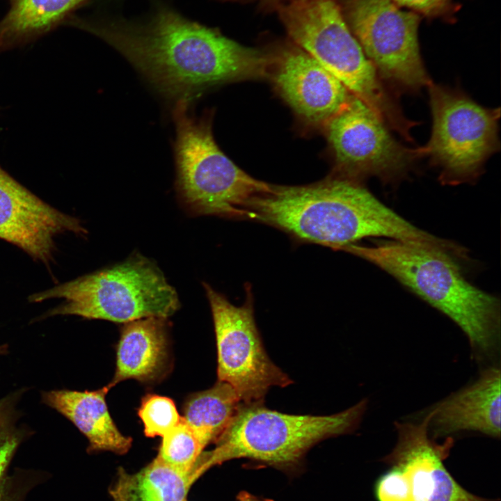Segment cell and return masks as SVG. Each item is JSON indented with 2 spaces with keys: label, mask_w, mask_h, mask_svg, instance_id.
I'll use <instances>...</instances> for the list:
<instances>
[{
  "label": "cell",
  "mask_w": 501,
  "mask_h": 501,
  "mask_svg": "<svg viewBox=\"0 0 501 501\" xmlns=\"http://www.w3.org/2000/svg\"><path fill=\"white\" fill-rule=\"evenodd\" d=\"M95 33L119 51L161 94L192 101L227 82L269 77L271 51L242 45L171 10L143 26L109 24Z\"/></svg>",
  "instance_id": "obj_1"
},
{
  "label": "cell",
  "mask_w": 501,
  "mask_h": 501,
  "mask_svg": "<svg viewBox=\"0 0 501 501\" xmlns=\"http://www.w3.org/2000/svg\"><path fill=\"white\" fill-rule=\"evenodd\" d=\"M248 218L300 241L337 249L369 237H385L431 249L436 237L383 204L360 182L333 176L307 185H271L246 205Z\"/></svg>",
  "instance_id": "obj_2"
},
{
  "label": "cell",
  "mask_w": 501,
  "mask_h": 501,
  "mask_svg": "<svg viewBox=\"0 0 501 501\" xmlns=\"http://www.w3.org/2000/svg\"><path fill=\"white\" fill-rule=\"evenodd\" d=\"M346 250L374 264L446 315L466 335L475 351L488 354L500 339V303L468 282L459 265L431 251L397 241Z\"/></svg>",
  "instance_id": "obj_3"
},
{
  "label": "cell",
  "mask_w": 501,
  "mask_h": 501,
  "mask_svg": "<svg viewBox=\"0 0 501 501\" xmlns=\"http://www.w3.org/2000/svg\"><path fill=\"white\" fill-rule=\"evenodd\" d=\"M276 12L291 42L333 74L405 139L408 120L352 33L339 0H297Z\"/></svg>",
  "instance_id": "obj_4"
},
{
  "label": "cell",
  "mask_w": 501,
  "mask_h": 501,
  "mask_svg": "<svg viewBox=\"0 0 501 501\" xmlns=\"http://www.w3.org/2000/svg\"><path fill=\"white\" fill-rule=\"evenodd\" d=\"M362 400L331 415H291L267 408L263 402L241 403L233 419L215 441V447L202 452L206 470L235 459H248L283 470L300 466L317 443L354 431L367 408Z\"/></svg>",
  "instance_id": "obj_5"
},
{
  "label": "cell",
  "mask_w": 501,
  "mask_h": 501,
  "mask_svg": "<svg viewBox=\"0 0 501 501\" xmlns=\"http://www.w3.org/2000/svg\"><path fill=\"white\" fill-rule=\"evenodd\" d=\"M191 102L177 100L173 110L179 200L193 215L248 217L246 204L271 184L251 177L224 154L214 138L211 116H196Z\"/></svg>",
  "instance_id": "obj_6"
},
{
  "label": "cell",
  "mask_w": 501,
  "mask_h": 501,
  "mask_svg": "<svg viewBox=\"0 0 501 501\" xmlns=\"http://www.w3.org/2000/svg\"><path fill=\"white\" fill-rule=\"evenodd\" d=\"M53 298L64 301L46 317L70 315L122 324L150 317L167 319L180 307L175 289L160 269L140 255L32 294L29 300Z\"/></svg>",
  "instance_id": "obj_7"
},
{
  "label": "cell",
  "mask_w": 501,
  "mask_h": 501,
  "mask_svg": "<svg viewBox=\"0 0 501 501\" xmlns=\"http://www.w3.org/2000/svg\"><path fill=\"white\" fill-rule=\"evenodd\" d=\"M427 86L433 125L422 154L439 169L442 184L472 182L499 149L500 109L485 108L456 89L432 82Z\"/></svg>",
  "instance_id": "obj_8"
},
{
  "label": "cell",
  "mask_w": 501,
  "mask_h": 501,
  "mask_svg": "<svg viewBox=\"0 0 501 501\" xmlns=\"http://www.w3.org/2000/svg\"><path fill=\"white\" fill-rule=\"evenodd\" d=\"M344 18L379 77L415 91L431 81L419 47L421 17L392 0H343Z\"/></svg>",
  "instance_id": "obj_9"
},
{
  "label": "cell",
  "mask_w": 501,
  "mask_h": 501,
  "mask_svg": "<svg viewBox=\"0 0 501 501\" xmlns=\"http://www.w3.org/2000/svg\"><path fill=\"white\" fill-rule=\"evenodd\" d=\"M216 342L218 380L230 384L242 403L263 402L271 387H286L292 381L270 359L258 331L251 291L245 302L232 304L207 283Z\"/></svg>",
  "instance_id": "obj_10"
},
{
  "label": "cell",
  "mask_w": 501,
  "mask_h": 501,
  "mask_svg": "<svg viewBox=\"0 0 501 501\" xmlns=\"http://www.w3.org/2000/svg\"><path fill=\"white\" fill-rule=\"evenodd\" d=\"M324 127L338 177L360 183L372 176L395 181L422 156L420 148L411 149L395 140L381 118L352 94Z\"/></svg>",
  "instance_id": "obj_11"
},
{
  "label": "cell",
  "mask_w": 501,
  "mask_h": 501,
  "mask_svg": "<svg viewBox=\"0 0 501 501\" xmlns=\"http://www.w3.org/2000/svg\"><path fill=\"white\" fill-rule=\"evenodd\" d=\"M429 420V413L420 423L396 422L397 443L382 459L401 473L408 501H488L465 489L447 470L444 461L453 438L443 443L430 438Z\"/></svg>",
  "instance_id": "obj_12"
},
{
  "label": "cell",
  "mask_w": 501,
  "mask_h": 501,
  "mask_svg": "<svg viewBox=\"0 0 501 501\" xmlns=\"http://www.w3.org/2000/svg\"><path fill=\"white\" fill-rule=\"evenodd\" d=\"M269 77L303 121L324 127L351 93L329 71L294 43L272 51Z\"/></svg>",
  "instance_id": "obj_13"
},
{
  "label": "cell",
  "mask_w": 501,
  "mask_h": 501,
  "mask_svg": "<svg viewBox=\"0 0 501 501\" xmlns=\"http://www.w3.org/2000/svg\"><path fill=\"white\" fill-rule=\"evenodd\" d=\"M66 232L87 234L78 218L47 204L0 166V239L48 264L54 237Z\"/></svg>",
  "instance_id": "obj_14"
},
{
  "label": "cell",
  "mask_w": 501,
  "mask_h": 501,
  "mask_svg": "<svg viewBox=\"0 0 501 501\" xmlns=\"http://www.w3.org/2000/svg\"><path fill=\"white\" fill-rule=\"evenodd\" d=\"M433 437L459 431L500 436V371L492 367L472 384L439 403L430 413Z\"/></svg>",
  "instance_id": "obj_15"
},
{
  "label": "cell",
  "mask_w": 501,
  "mask_h": 501,
  "mask_svg": "<svg viewBox=\"0 0 501 501\" xmlns=\"http://www.w3.org/2000/svg\"><path fill=\"white\" fill-rule=\"evenodd\" d=\"M167 319L150 317L124 324L116 348V370L109 385L161 379L170 365Z\"/></svg>",
  "instance_id": "obj_16"
},
{
  "label": "cell",
  "mask_w": 501,
  "mask_h": 501,
  "mask_svg": "<svg viewBox=\"0 0 501 501\" xmlns=\"http://www.w3.org/2000/svg\"><path fill=\"white\" fill-rule=\"evenodd\" d=\"M108 384L96 390H58L45 392L43 401L70 420L88 440L89 452L125 454L132 438L122 434L113 422L106 397Z\"/></svg>",
  "instance_id": "obj_17"
},
{
  "label": "cell",
  "mask_w": 501,
  "mask_h": 501,
  "mask_svg": "<svg viewBox=\"0 0 501 501\" xmlns=\"http://www.w3.org/2000/svg\"><path fill=\"white\" fill-rule=\"evenodd\" d=\"M205 472L198 459L194 468L185 471L156 456L135 473L119 468L109 493L113 501H186L191 487Z\"/></svg>",
  "instance_id": "obj_18"
},
{
  "label": "cell",
  "mask_w": 501,
  "mask_h": 501,
  "mask_svg": "<svg viewBox=\"0 0 501 501\" xmlns=\"http://www.w3.org/2000/svg\"><path fill=\"white\" fill-rule=\"evenodd\" d=\"M241 403L230 384L218 380L212 388L187 397L182 418L206 447L225 430Z\"/></svg>",
  "instance_id": "obj_19"
},
{
  "label": "cell",
  "mask_w": 501,
  "mask_h": 501,
  "mask_svg": "<svg viewBox=\"0 0 501 501\" xmlns=\"http://www.w3.org/2000/svg\"><path fill=\"white\" fill-rule=\"evenodd\" d=\"M83 1L10 0V9L0 22V51L49 29Z\"/></svg>",
  "instance_id": "obj_20"
},
{
  "label": "cell",
  "mask_w": 501,
  "mask_h": 501,
  "mask_svg": "<svg viewBox=\"0 0 501 501\" xmlns=\"http://www.w3.org/2000/svg\"><path fill=\"white\" fill-rule=\"evenodd\" d=\"M205 447L181 417L179 422L162 436L157 456L175 468L189 471L195 468Z\"/></svg>",
  "instance_id": "obj_21"
},
{
  "label": "cell",
  "mask_w": 501,
  "mask_h": 501,
  "mask_svg": "<svg viewBox=\"0 0 501 501\" xmlns=\"http://www.w3.org/2000/svg\"><path fill=\"white\" fill-rule=\"evenodd\" d=\"M138 415L146 436L162 437L180 421V416L173 399L159 395H148L143 399Z\"/></svg>",
  "instance_id": "obj_22"
},
{
  "label": "cell",
  "mask_w": 501,
  "mask_h": 501,
  "mask_svg": "<svg viewBox=\"0 0 501 501\" xmlns=\"http://www.w3.org/2000/svg\"><path fill=\"white\" fill-rule=\"evenodd\" d=\"M15 397L12 395L0 399V501H4L3 493L8 466L22 440V434L15 423Z\"/></svg>",
  "instance_id": "obj_23"
},
{
  "label": "cell",
  "mask_w": 501,
  "mask_h": 501,
  "mask_svg": "<svg viewBox=\"0 0 501 501\" xmlns=\"http://www.w3.org/2000/svg\"><path fill=\"white\" fill-rule=\"evenodd\" d=\"M400 8L404 7L420 17L428 19L445 17L455 11L454 0H392Z\"/></svg>",
  "instance_id": "obj_24"
},
{
  "label": "cell",
  "mask_w": 501,
  "mask_h": 501,
  "mask_svg": "<svg viewBox=\"0 0 501 501\" xmlns=\"http://www.w3.org/2000/svg\"><path fill=\"white\" fill-rule=\"evenodd\" d=\"M239 3H255L264 11H276L280 7L297 0H230Z\"/></svg>",
  "instance_id": "obj_25"
},
{
  "label": "cell",
  "mask_w": 501,
  "mask_h": 501,
  "mask_svg": "<svg viewBox=\"0 0 501 501\" xmlns=\"http://www.w3.org/2000/svg\"><path fill=\"white\" fill-rule=\"evenodd\" d=\"M238 501H273L271 499L263 498L254 495L247 491H241L237 495Z\"/></svg>",
  "instance_id": "obj_26"
},
{
  "label": "cell",
  "mask_w": 501,
  "mask_h": 501,
  "mask_svg": "<svg viewBox=\"0 0 501 501\" xmlns=\"http://www.w3.org/2000/svg\"><path fill=\"white\" fill-rule=\"evenodd\" d=\"M5 349H6L5 346H0V353H1L2 352H4Z\"/></svg>",
  "instance_id": "obj_27"
}]
</instances>
